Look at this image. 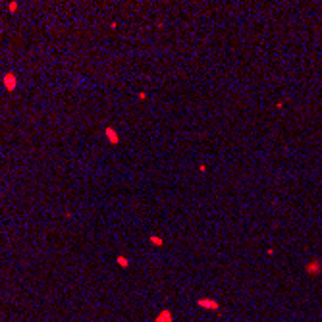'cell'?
Returning <instances> with one entry per match:
<instances>
[{
	"mask_svg": "<svg viewBox=\"0 0 322 322\" xmlns=\"http://www.w3.org/2000/svg\"><path fill=\"white\" fill-rule=\"evenodd\" d=\"M155 322H174V314H172V310L164 309V310H160V314L155 318Z\"/></svg>",
	"mask_w": 322,
	"mask_h": 322,
	"instance_id": "5b68a950",
	"label": "cell"
},
{
	"mask_svg": "<svg viewBox=\"0 0 322 322\" xmlns=\"http://www.w3.org/2000/svg\"><path fill=\"white\" fill-rule=\"evenodd\" d=\"M149 241H151V245H155V247H162V245H164V239L160 235H151Z\"/></svg>",
	"mask_w": 322,
	"mask_h": 322,
	"instance_id": "52a82bcc",
	"label": "cell"
},
{
	"mask_svg": "<svg viewBox=\"0 0 322 322\" xmlns=\"http://www.w3.org/2000/svg\"><path fill=\"white\" fill-rule=\"evenodd\" d=\"M17 8H19V4H17V2H10V4H8V12L10 14H16Z\"/></svg>",
	"mask_w": 322,
	"mask_h": 322,
	"instance_id": "ba28073f",
	"label": "cell"
},
{
	"mask_svg": "<svg viewBox=\"0 0 322 322\" xmlns=\"http://www.w3.org/2000/svg\"><path fill=\"white\" fill-rule=\"evenodd\" d=\"M137 98H139V100H145V98H147V93H145V91H141V93L137 95Z\"/></svg>",
	"mask_w": 322,
	"mask_h": 322,
	"instance_id": "9c48e42d",
	"label": "cell"
},
{
	"mask_svg": "<svg viewBox=\"0 0 322 322\" xmlns=\"http://www.w3.org/2000/svg\"><path fill=\"white\" fill-rule=\"evenodd\" d=\"M116 262H118V266H122V268H129V258L123 257V255H118V257H116Z\"/></svg>",
	"mask_w": 322,
	"mask_h": 322,
	"instance_id": "8992f818",
	"label": "cell"
},
{
	"mask_svg": "<svg viewBox=\"0 0 322 322\" xmlns=\"http://www.w3.org/2000/svg\"><path fill=\"white\" fill-rule=\"evenodd\" d=\"M197 305H199L201 309H208V310H218V309H220V303H218L216 299H210V297L197 299Z\"/></svg>",
	"mask_w": 322,
	"mask_h": 322,
	"instance_id": "7a4b0ae2",
	"label": "cell"
},
{
	"mask_svg": "<svg viewBox=\"0 0 322 322\" xmlns=\"http://www.w3.org/2000/svg\"><path fill=\"white\" fill-rule=\"evenodd\" d=\"M2 85H4L6 91L14 93V91L17 89V75H16V71H6L4 77H2Z\"/></svg>",
	"mask_w": 322,
	"mask_h": 322,
	"instance_id": "6da1fadb",
	"label": "cell"
},
{
	"mask_svg": "<svg viewBox=\"0 0 322 322\" xmlns=\"http://www.w3.org/2000/svg\"><path fill=\"white\" fill-rule=\"evenodd\" d=\"M322 272V262L320 261H313V262H307V274H313V276H316V274Z\"/></svg>",
	"mask_w": 322,
	"mask_h": 322,
	"instance_id": "277c9868",
	"label": "cell"
},
{
	"mask_svg": "<svg viewBox=\"0 0 322 322\" xmlns=\"http://www.w3.org/2000/svg\"><path fill=\"white\" fill-rule=\"evenodd\" d=\"M199 172H206V164H199Z\"/></svg>",
	"mask_w": 322,
	"mask_h": 322,
	"instance_id": "30bf717a",
	"label": "cell"
},
{
	"mask_svg": "<svg viewBox=\"0 0 322 322\" xmlns=\"http://www.w3.org/2000/svg\"><path fill=\"white\" fill-rule=\"evenodd\" d=\"M104 137H106V141L110 143V145H118V143H120V133L114 129V127H106V129H104Z\"/></svg>",
	"mask_w": 322,
	"mask_h": 322,
	"instance_id": "3957f363",
	"label": "cell"
}]
</instances>
